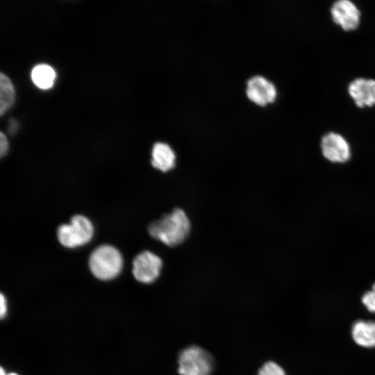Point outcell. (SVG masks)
Listing matches in <instances>:
<instances>
[{"instance_id":"obj_9","label":"cell","mask_w":375,"mask_h":375,"mask_svg":"<svg viewBox=\"0 0 375 375\" xmlns=\"http://www.w3.org/2000/svg\"><path fill=\"white\" fill-rule=\"evenodd\" d=\"M348 92L359 108L375 105V80L372 78H356L349 83Z\"/></svg>"},{"instance_id":"obj_11","label":"cell","mask_w":375,"mask_h":375,"mask_svg":"<svg viewBox=\"0 0 375 375\" xmlns=\"http://www.w3.org/2000/svg\"><path fill=\"white\" fill-rule=\"evenodd\" d=\"M152 166L163 172H167L175 167L176 154L171 147L163 142H156L151 151Z\"/></svg>"},{"instance_id":"obj_19","label":"cell","mask_w":375,"mask_h":375,"mask_svg":"<svg viewBox=\"0 0 375 375\" xmlns=\"http://www.w3.org/2000/svg\"><path fill=\"white\" fill-rule=\"evenodd\" d=\"M0 375H7V374H6L4 369H3V367H1Z\"/></svg>"},{"instance_id":"obj_7","label":"cell","mask_w":375,"mask_h":375,"mask_svg":"<svg viewBox=\"0 0 375 375\" xmlns=\"http://www.w3.org/2000/svg\"><path fill=\"white\" fill-rule=\"evenodd\" d=\"M246 94L256 104L265 106L273 103L277 96L275 85L262 76H254L247 81Z\"/></svg>"},{"instance_id":"obj_5","label":"cell","mask_w":375,"mask_h":375,"mask_svg":"<svg viewBox=\"0 0 375 375\" xmlns=\"http://www.w3.org/2000/svg\"><path fill=\"white\" fill-rule=\"evenodd\" d=\"M162 259L149 251L138 254L133 261V274L135 278L142 283L154 282L160 274Z\"/></svg>"},{"instance_id":"obj_13","label":"cell","mask_w":375,"mask_h":375,"mask_svg":"<svg viewBox=\"0 0 375 375\" xmlns=\"http://www.w3.org/2000/svg\"><path fill=\"white\" fill-rule=\"evenodd\" d=\"M15 92L9 78L3 73L0 74V114L3 115L15 102Z\"/></svg>"},{"instance_id":"obj_14","label":"cell","mask_w":375,"mask_h":375,"mask_svg":"<svg viewBox=\"0 0 375 375\" xmlns=\"http://www.w3.org/2000/svg\"><path fill=\"white\" fill-rule=\"evenodd\" d=\"M257 375H288V374L280 363L274 360H268L261 366Z\"/></svg>"},{"instance_id":"obj_1","label":"cell","mask_w":375,"mask_h":375,"mask_svg":"<svg viewBox=\"0 0 375 375\" xmlns=\"http://www.w3.org/2000/svg\"><path fill=\"white\" fill-rule=\"evenodd\" d=\"M190 228V221L185 212L175 208L170 213L150 223L148 231L153 238L169 247H176L186 240Z\"/></svg>"},{"instance_id":"obj_17","label":"cell","mask_w":375,"mask_h":375,"mask_svg":"<svg viewBox=\"0 0 375 375\" xmlns=\"http://www.w3.org/2000/svg\"><path fill=\"white\" fill-rule=\"evenodd\" d=\"M7 312V301L3 294L0 295V316L3 318Z\"/></svg>"},{"instance_id":"obj_12","label":"cell","mask_w":375,"mask_h":375,"mask_svg":"<svg viewBox=\"0 0 375 375\" xmlns=\"http://www.w3.org/2000/svg\"><path fill=\"white\" fill-rule=\"evenodd\" d=\"M56 72L49 65L40 64L32 70L31 78L35 85L41 89L50 88L54 82Z\"/></svg>"},{"instance_id":"obj_4","label":"cell","mask_w":375,"mask_h":375,"mask_svg":"<svg viewBox=\"0 0 375 375\" xmlns=\"http://www.w3.org/2000/svg\"><path fill=\"white\" fill-rule=\"evenodd\" d=\"M94 235L90 220L81 215L72 217L69 224L60 225L57 230L60 243L67 248H76L89 242Z\"/></svg>"},{"instance_id":"obj_8","label":"cell","mask_w":375,"mask_h":375,"mask_svg":"<svg viewBox=\"0 0 375 375\" xmlns=\"http://www.w3.org/2000/svg\"><path fill=\"white\" fill-rule=\"evenodd\" d=\"M323 156L333 162H344L351 156L350 146L347 140L340 134L330 132L323 136L321 140Z\"/></svg>"},{"instance_id":"obj_2","label":"cell","mask_w":375,"mask_h":375,"mask_svg":"<svg viewBox=\"0 0 375 375\" xmlns=\"http://www.w3.org/2000/svg\"><path fill=\"white\" fill-rule=\"evenodd\" d=\"M89 266L94 276L100 280L107 281L116 277L120 273L123 259L115 247L108 244L101 245L92 252Z\"/></svg>"},{"instance_id":"obj_6","label":"cell","mask_w":375,"mask_h":375,"mask_svg":"<svg viewBox=\"0 0 375 375\" xmlns=\"http://www.w3.org/2000/svg\"><path fill=\"white\" fill-rule=\"evenodd\" d=\"M333 21L345 31L356 29L360 22V11L349 0H339L331 8Z\"/></svg>"},{"instance_id":"obj_15","label":"cell","mask_w":375,"mask_h":375,"mask_svg":"<svg viewBox=\"0 0 375 375\" xmlns=\"http://www.w3.org/2000/svg\"><path fill=\"white\" fill-rule=\"evenodd\" d=\"M361 303L368 312L375 314V283L361 297Z\"/></svg>"},{"instance_id":"obj_16","label":"cell","mask_w":375,"mask_h":375,"mask_svg":"<svg viewBox=\"0 0 375 375\" xmlns=\"http://www.w3.org/2000/svg\"><path fill=\"white\" fill-rule=\"evenodd\" d=\"M8 149V142L6 136L3 132L0 133V155L3 156L6 154Z\"/></svg>"},{"instance_id":"obj_18","label":"cell","mask_w":375,"mask_h":375,"mask_svg":"<svg viewBox=\"0 0 375 375\" xmlns=\"http://www.w3.org/2000/svg\"><path fill=\"white\" fill-rule=\"evenodd\" d=\"M18 128L17 122L15 119H11L9 122L8 131L10 134L15 133Z\"/></svg>"},{"instance_id":"obj_20","label":"cell","mask_w":375,"mask_h":375,"mask_svg":"<svg viewBox=\"0 0 375 375\" xmlns=\"http://www.w3.org/2000/svg\"><path fill=\"white\" fill-rule=\"evenodd\" d=\"M8 375H18V374H15V373H10V374H8Z\"/></svg>"},{"instance_id":"obj_3","label":"cell","mask_w":375,"mask_h":375,"mask_svg":"<svg viewBox=\"0 0 375 375\" xmlns=\"http://www.w3.org/2000/svg\"><path fill=\"white\" fill-rule=\"evenodd\" d=\"M178 364L180 375H210L214 360L206 350L197 345H191L180 351Z\"/></svg>"},{"instance_id":"obj_10","label":"cell","mask_w":375,"mask_h":375,"mask_svg":"<svg viewBox=\"0 0 375 375\" xmlns=\"http://www.w3.org/2000/svg\"><path fill=\"white\" fill-rule=\"evenodd\" d=\"M353 342L365 349H375V320L360 319L351 327Z\"/></svg>"}]
</instances>
